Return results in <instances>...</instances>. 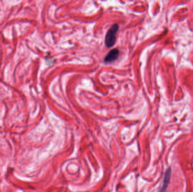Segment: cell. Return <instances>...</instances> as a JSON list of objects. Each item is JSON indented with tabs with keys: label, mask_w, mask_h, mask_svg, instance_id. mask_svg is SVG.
<instances>
[{
	"label": "cell",
	"mask_w": 193,
	"mask_h": 192,
	"mask_svg": "<svg viewBox=\"0 0 193 192\" xmlns=\"http://www.w3.org/2000/svg\"><path fill=\"white\" fill-rule=\"evenodd\" d=\"M117 24H114L111 27L105 36V45L107 48L112 47L115 43L117 40V34L119 29Z\"/></svg>",
	"instance_id": "1"
},
{
	"label": "cell",
	"mask_w": 193,
	"mask_h": 192,
	"mask_svg": "<svg viewBox=\"0 0 193 192\" xmlns=\"http://www.w3.org/2000/svg\"><path fill=\"white\" fill-rule=\"evenodd\" d=\"M119 54V51L117 48H114L111 50L104 58V62L106 63H110L116 60L118 58Z\"/></svg>",
	"instance_id": "2"
},
{
	"label": "cell",
	"mask_w": 193,
	"mask_h": 192,
	"mask_svg": "<svg viewBox=\"0 0 193 192\" xmlns=\"http://www.w3.org/2000/svg\"><path fill=\"white\" fill-rule=\"evenodd\" d=\"M171 168H168L167 170L166 171L164 178L163 180V184L162 185V187L161 189L160 190L159 192H166V190L168 188V186L169 185V181L171 179Z\"/></svg>",
	"instance_id": "3"
}]
</instances>
